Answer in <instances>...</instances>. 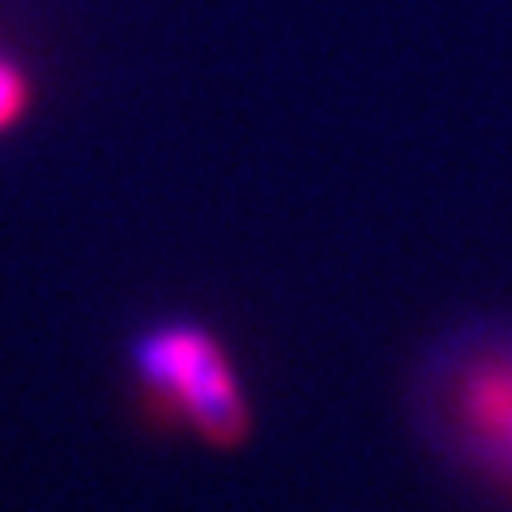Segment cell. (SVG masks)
Listing matches in <instances>:
<instances>
[{"label":"cell","mask_w":512,"mask_h":512,"mask_svg":"<svg viewBox=\"0 0 512 512\" xmlns=\"http://www.w3.org/2000/svg\"><path fill=\"white\" fill-rule=\"evenodd\" d=\"M26 99H30L26 73L18 69V64L0 60V133H5V128L26 111Z\"/></svg>","instance_id":"obj_3"},{"label":"cell","mask_w":512,"mask_h":512,"mask_svg":"<svg viewBox=\"0 0 512 512\" xmlns=\"http://www.w3.org/2000/svg\"><path fill=\"white\" fill-rule=\"evenodd\" d=\"M423 414L448 453L512 495V333L448 342L423 376Z\"/></svg>","instance_id":"obj_1"},{"label":"cell","mask_w":512,"mask_h":512,"mask_svg":"<svg viewBox=\"0 0 512 512\" xmlns=\"http://www.w3.org/2000/svg\"><path fill=\"white\" fill-rule=\"evenodd\" d=\"M141 384L163 410L184 419L197 436L235 444L248 427V402L239 376L210 333L197 325H158L137 342Z\"/></svg>","instance_id":"obj_2"}]
</instances>
